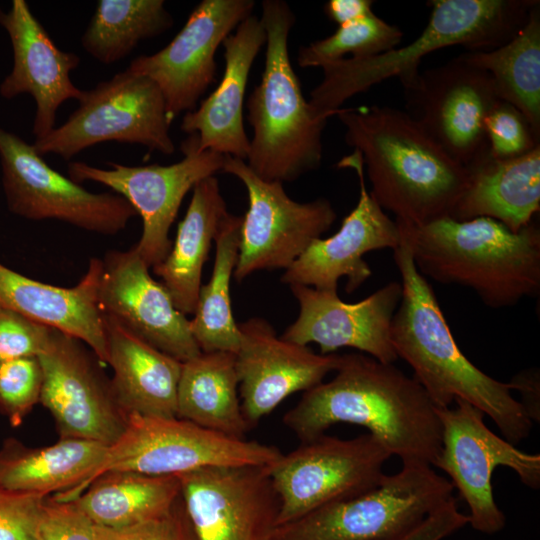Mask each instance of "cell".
I'll return each instance as SVG.
<instances>
[{
    "mask_svg": "<svg viewBox=\"0 0 540 540\" xmlns=\"http://www.w3.org/2000/svg\"><path fill=\"white\" fill-rule=\"evenodd\" d=\"M345 141L366 167L373 199L395 220L420 226L450 216L468 182L453 160L407 113L388 106L340 108Z\"/></svg>",
    "mask_w": 540,
    "mask_h": 540,
    "instance_id": "obj_2",
    "label": "cell"
},
{
    "mask_svg": "<svg viewBox=\"0 0 540 540\" xmlns=\"http://www.w3.org/2000/svg\"><path fill=\"white\" fill-rule=\"evenodd\" d=\"M198 540H270L280 499L268 466L207 467L176 475Z\"/></svg>",
    "mask_w": 540,
    "mask_h": 540,
    "instance_id": "obj_18",
    "label": "cell"
},
{
    "mask_svg": "<svg viewBox=\"0 0 540 540\" xmlns=\"http://www.w3.org/2000/svg\"><path fill=\"white\" fill-rule=\"evenodd\" d=\"M108 446L90 440L60 438L43 448L8 440L0 449V487L58 500H73L102 463Z\"/></svg>",
    "mask_w": 540,
    "mask_h": 540,
    "instance_id": "obj_28",
    "label": "cell"
},
{
    "mask_svg": "<svg viewBox=\"0 0 540 540\" xmlns=\"http://www.w3.org/2000/svg\"><path fill=\"white\" fill-rule=\"evenodd\" d=\"M182 160L171 165L127 166L109 162L110 169L74 161L67 166L76 183L93 181L124 197L140 215L142 234L135 247L149 267L162 262L172 241L169 231L186 194L201 180L222 172L225 155L199 151L195 134L182 144Z\"/></svg>",
    "mask_w": 540,
    "mask_h": 540,
    "instance_id": "obj_13",
    "label": "cell"
},
{
    "mask_svg": "<svg viewBox=\"0 0 540 540\" xmlns=\"http://www.w3.org/2000/svg\"><path fill=\"white\" fill-rule=\"evenodd\" d=\"M42 383L37 357L0 360V412L12 426H19L40 402Z\"/></svg>",
    "mask_w": 540,
    "mask_h": 540,
    "instance_id": "obj_36",
    "label": "cell"
},
{
    "mask_svg": "<svg viewBox=\"0 0 540 540\" xmlns=\"http://www.w3.org/2000/svg\"><path fill=\"white\" fill-rule=\"evenodd\" d=\"M402 30L372 13L364 18L338 26L330 36L302 46L297 63L300 67H323L350 54L361 59L382 54L402 41Z\"/></svg>",
    "mask_w": 540,
    "mask_h": 540,
    "instance_id": "obj_35",
    "label": "cell"
},
{
    "mask_svg": "<svg viewBox=\"0 0 540 540\" xmlns=\"http://www.w3.org/2000/svg\"><path fill=\"white\" fill-rule=\"evenodd\" d=\"M511 390H517L519 401L526 416L532 421H540V373L537 368L525 369L514 375L508 382Z\"/></svg>",
    "mask_w": 540,
    "mask_h": 540,
    "instance_id": "obj_43",
    "label": "cell"
},
{
    "mask_svg": "<svg viewBox=\"0 0 540 540\" xmlns=\"http://www.w3.org/2000/svg\"><path fill=\"white\" fill-rule=\"evenodd\" d=\"M52 329L0 307V360L38 357L47 349Z\"/></svg>",
    "mask_w": 540,
    "mask_h": 540,
    "instance_id": "obj_38",
    "label": "cell"
},
{
    "mask_svg": "<svg viewBox=\"0 0 540 540\" xmlns=\"http://www.w3.org/2000/svg\"><path fill=\"white\" fill-rule=\"evenodd\" d=\"M538 0H431V13L409 44L372 57L344 58L322 67L323 79L312 90L309 103L323 118L335 116L349 98L390 78L404 90L419 80V65L428 54L461 45L469 51L497 48L524 26Z\"/></svg>",
    "mask_w": 540,
    "mask_h": 540,
    "instance_id": "obj_5",
    "label": "cell"
},
{
    "mask_svg": "<svg viewBox=\"0 0 540 540\" xmlns=\"http://www.w3.org/2000/svg\"><path fill=\"white\" fill-rule=\"evenodd\" d=\"M173 23L163 0H99L81 45L98 62L112 64Z\"/></svg>",
    "mask_w": 540,
    "mask_h": 540,
    "instance_id": "obj_34",
    "label": "cell"
},
{
    "mask_svg": "<svg viewBox=\"0 0 540 540\" xmlns=\"http://www.w3.org/2000/svg\"><path fill=\"white\" fill-rule=\"evenodd\" d=\"M455 408H437L441 424V450L434 466L443 470L467 503L475 530L495 534L506 524L492 491V474L498 466L511 468L529 488L540 487V455L528 454L493 433L484 413L463 399Z\"/></svg>",
    "mask_w": 540,
    "mask_h": 540,
    "instance_id": "obj_12",
    "label": "cell"
},
{
    "mask_svg": "<svg viewBox=\"0 0 540 540\" xmlns=\"http://www.w3.org/2000/svg\"><path fill=\"white\" fill-rule=\"evenodd\" d=\"M238 386L234 353L201 352L182 362L176 417L243 439L251 426L241 409Z\"/></svg>",
    "mask_w": 540,
    "mask_h": 540,
    "instance_id": "obj_30",
    "label": "cell"
},
{
    "mask_svg": "<svg viewBox=\"0 0 540 540\" xmlns=\"http://www.w3.org/2000/svg\"><path fill=\"white\" fill-rule=\"evenodd\" d=\"M489 154L505 160L521 157L540 146L538 134L525 115L512 104L500 100L485 120Z\"/></svg>",
    "mask_w": 540,
    "mask_h": 540,
    "instance_id": "obj_37",
    "label": "cell"
},
{
    "mask_svg": "<svg viewBox=\"0 0 540 540\" xmlns=\"http://www.w3.org/2000/svg\"><path fill=\"white\" fill-rule=\"evenodd\" d=\"M290 289L300 310L281 335L283 339L304 346L315 343L323 355L351 347L383 363L398 359L391 323L402 295L400 282H389L356 303L344 302L337 292L309 286L291 285Z\"/></svg>",
    "mask_w": 540,
    "mask_h": 540,
    "instance_id": "obj_21",
    "label": "cell"
},
{
    "mask_svg": "<svg viewBox=\"0 0 540 540\" xmlns=\"http://www.w3.org/2000/svg\"><path fill=\"white\" fill-rule=\"evenodd\" d=\"M2 187L8 210L24 219H54L102 235L123 231L137 215L117 193H92L51 168L32 144L0 127Z\"/></svg>",
    "mask_w": 540,
    "mask_h": 540,
    "instance_id": "obj_11",
    "label": "cell"
},
{
    "mask_svg": "<svg viewBox=\"0 0 540 540\" xmlns=\"http://www.w3.org/2000/svg\"><path fill=\"white\" fill-rule=\"evenodd\" d=\"M336 375L304 392L283 416L303 443L332 425L363 426L403 464L434 465L441 424L424 388L393 363L360 353L341 355Z\"/></svg>",
    "mask_w": 540,
    "mask_h": 540,
    "instance_id": "obj_1",
    "label": "cell"
},
{
    "mask_svg": "<svg viewBox=\"0 0 540 540\" xmlns=\"http://www.w3.org/2000/svg\"><path fill=\"white\" fill-rule=\"evenodd\" d=\"M405 94L408 114L457 163L468 168L489 155L485 120L501 99L486 71L459 55L420 72Z\"/></svg>",
    "mask_w": 540,
    "mask_h": 540,
    "instance_id": "obj_15",
    "label": "cell"
},
{
    "mask_svg": "<svg viewBox=\"0 0 540 540\" xmlns=\"http://www.w3.org/2000/svg\"><path fill=\"white\" fill-rule=\"evenodd\" d=\"M78 108L60 126L32 145L41 155L55 154L65 160L103 142L140 144L150 151L171 155L165 101L148 77L128 69L84 90Z\"/></svg>",
    "mask_w": 540,
    "mask_h": 540,
    "instance_id": "obj_9",
    "label": "cell"
},
{
    "mask_svg": "<svg viewBox=\"0 0 540 540\" xmlns=\"http://www.w3.org/2000/svg\"><path fill=\"white\" fill-rule=\"evenodd\" d=\"M38 540H97L96 524L74 501L46 497L37 528Z\"/></svg>",
    "mask_w": 540,
    "mask_h": 540,
    "instance_id": "obj_40",
    "label": "cell"
},
{
    "mask_svg": "<svg viewBox=\"0 0 540 540\" xmlns=\"http://www.w3.org/2000/svg\"><path fill=\"white\" fill-rule=\"evenodd\" d=\"M392 456L371 434L321 435L282 454L268 471L280 499L277 526L376 487Z\"/></svg>",
    "mask_w": 540,
    "mask_h": 540,
    "instance_id": "obj_10",
    "label": "cell"
},
{
    "mask_svg": "<svg viewBox=\"0 0 540 540\" xmlns=\"http://www.w3.org/2000/svg\"><path fill=\"white\" fill-rule=\"evenodd\" d=\"M238 328L235 357L241 409L251 427L287 397L315 387L339 366L341 355L317 354L278 337L263 318H250Z\"/></svg>",
    "mask_w": 540,
    "mask_h": 540,
    "instance_id": "obj_22",
    "label": "cell"
},
{
    "mask_svg": "<svg viewBox=\"0 0 540 540\" xmlns=\"http://www.w3.org/2000/svg\"><path fill=\"white\" fill-rule=\"evenodd\" d=\"M84 345L52 329L47 349L37 357L43 373L40 402L55 419L60 438L110 446L124 431L127 415L101 371L103 364Z\"/></svg>",
    "mask_w": 540,
    "mask_h": 540,
    "instance_id": "obj_16",
    "label": "cell"
},
{
    "mask_svg": "<svg viewBox=\"0 0 540 540\" xmlns=\"http://www.w3.org/2000/svg\"><path fill=\"white\" fill-rule=\"evenodd\" d=\"M228 213L217 178L210 176L198 182L169 254L152 267L177 309L185 315L195 312L202 269Z\"/></svg>",
    "mask_w": 540,
    "mask_h": 540,
    "instance_id": "obj_29",
    "label": "cell"
},
{
    "mask_svg": "<svg viewBox=\"0 0 540 540\" xmlns=\"http://www.w3.org/2000/svg\"><path fill=\"white\" fill-rule=\"evenodd\" d=\"M486 71L498 96L520 110L540 134V2L520 31L505 44L460 55Z\"/></svg>",
    "mask_w": 540,
    "mask_h": 540,
    "instance_id": "obj_32",
    "label": "cell"
},
{
    "mask_svg": "<svg viewBox=\"0 0 540 540\" xmlns=\"http://www.w3.org/2000/svg\"><path fill=\"white\" fill-rule=\"evenodd\" d=\"M222 172L238 178L248 193L233 273L238 282L257 271L286 270L337 218L327 199L297 202L283 183L261 179L242 159L225 155Z\"/></svg>",
    "mask_w": 540,
    "mask_h": 540,
    "instance_id": "obj_14",
    "label": "cell"
},
{
    "mask_svg": "<svg viewBox=\"0 0 540 540\" xmlns=\"http://www.w3.org/2000/svg\"><path fill=\"white\" fill-rule=\"evenodd\" d=\"M396 223L424 277L469 288L494 309L540 292V229L534 222L518 232L488 217Z\"/></svg>",
    "mask_w": 540,
    "mask_h": 540,
    "instance_id": "obj_4",
    "label": "cell"
},
{
    "mask_svg": "<svg viewBox=\"0 0 540 540\" xmlns=\"http://www.w3.org/2000/svg\"><path fill=\"white\" fill-rule=\"evenodd\" d=\"M469 522L468 515L458 509L454 497L429 513L406 533L391 540H442Z\"/></svg>",
    "mask_w": 540,
    "mask_h": 540,
    "instance_id": "obj_42",
    "label": "cell"
},
{
    "mask_svg": "<svg viewBox=\"0 0 540 540\" xmlns=\"http://www.w3.org/2000/svg\"><path fill=\"white\" fill-rule=\"evenodd\" d=\"M97 540H198L182 497L165 514L124 528L96 525Z\"/></svg>",
    "mask_w": 540,
    "mask_h": 540,
    "instance_id": "obj_39",
    "label": "cell"
},
{
    "mask_svg": "<svg viewBox=\"0 0 540 540\" xmlns=\"http://www.w3.org/2000/svg\"><path fill=\"white\" fill-rule=\"evenodd\" d=\"M266 39L260 18L252 14L223 41L225 70L221 82L181 121L183 132L196 135L199 151L246 160L250 140L243 122L245 91L252 64Z\"/></svg>",
    "mask_w": 540,
    "mask_h": 540,
    "instance_id": "obj_24",
    "label": "cell"
},
{
    "mask_svg": "<svg viewBox=\"0 0 540 540\" xmlns=\"http://www.w3.org/2000/svg\"><path fill=\"white\" fill-rule=\"evenodd\" d=\"M466 169L467 186L450 217H488L513 232L533 222L540 210V146L512 159L489 154Z\"/></svg>",
    "mask_w": 540,
    "mask_h": 540,
    "instance_id": "obj_27",
    "label": "cell"
},
{
    "mask_svg": "<svg viewBox=\"0 0 540 540\" xmlns=\"http://www.w3.org/2000/svg\"><path fill=\"white\" fill-rule=\"evenodd\" d=\"M101 259L92 258L72 287H60L22 275L0 262V307L79 339L108 365L103 314L97 301Z\"/></svg>",
    "mask_w": 540,
    "mask_h": 540,
    "instance_id": "obj_25",
    "label": "cell"
},
{
    "mask_svg": "<svg viewBox=\"0 0 540 540\" xmlns=\"http://www.w3.org/2000/svg\"><path fill=\"white\" fill-rule=\"evenodd\" d=\"M242 217L228 213L215 237V261L207 284L201 285L191 333L201 352L236 354L240 335L230 296V281L238 258Z\"/></svg>",
    "mask_w": 540,
    "mask_h": 540,
    "instance_id": "obj_33",
    "label": "cell"
},
{
    "mask_svg": "<svg viewBox=\"0 0 540 540\" xmlns=\"http://www.w3.org/2000/svg\"><path fill=\"white\" fill-rule=\"evenodd\" d=\"M339 168L353 169L359 182V199L332 236L315 239L285 270L281 281L318 290L337 292L338 281L346 277V292L353 293L372 275L363 256L374 250L396 249L400 230L395 220L373 199L366 188L360 153L343 157Z\"/></svg>",
    "mask_w": 540,
    "mask_h": 540,
    "instance_id": "obj_19",
    "label": "cell"
},
{
    "mask_svg": "<svg viewBox=\"0 0 540 540\" xmlns=\"http://www.w3.org/2000/svg\"><path fill=\"white\" fill-rule=\"evenodd\" d=\"M0 25L13 51V66L0 84V96L31 95L36 105L32 133L35 139L42 138L56 127L59 107L84 94L70 78L80 57L55 45L24 0H13L6 11L0 9Z\"/></svg>",
    "mask_w": 540,
    "mask_h": 540,
    "instance_id": "obj_23",
    "label": "cell"
},
{
    "mask_svg": "<svg viewBox=\"0 0 540 540\" xmlns=\"http://www.w3.org/2000/svg\"><path fill=\"white\" fill-rule=\"evenodd\" d=\"M180 497L176 475L109 471L91 481L72 501L96 525L118 529L167 513Z\"/></svg>",
    "mask_w": 540,
    "mask_h": 540,
    "instance_id": "obj_31",
    "label": "cell"
},
{
    "mask_svg": "<svg viewBox=\"0 0 540 540\" xmlns=\"http://www.w3.org/2000/svg\"><path fill=\"white\" fill-rule=\"evenodd\" d=\"M393 258L402 286L391 323V341L397 357L411 366L412 377L435 407L447 408L455 399H463L488 415L511 444L526 439L532 421L512 396L508 382L490 377L460 350L433 288L416 268L402 237L393 250Z\"/></svg>",
    "mask_w": 540,
    "mask_h": 540,
    "instance_id": "obj_3",
    "label": "cell"
},
{
    "mask_svg": "<svg viewBox=\"0 0 540 540\" xmlns=\"http://www.w3.org/2000/svg\"><path fill=\"white\" fill-rule=\"evenodd\" d=\"M45 499L0 487V540H38L37 528Z\"/></svg>",
    "mask_w": 540,
    "mask_h": 540,
    "instance_id": "obj_41",
    "label": "cell"
},
{
    "mask_svg": "<svg viewBox=\"0 0 540 540\" xmlns=\"http://www.w3.org/2000/svg\"><path fill=\"white\" fill-rule=\"evenodd\" d=\"M149 268L135 245L106 252L97 288L99 308L153 347L180 362L187 361L201 353L190 320Z\"/></svg>",
    "mask_w": 540,
    "mask_h": 540,
    "instance_id": "obj_20",
    "label": "cell"
},
{
    "mask_svg": "<svg viewBox=\"0 0 540 540\" xmlns=\"http://www.w3.org/2000/svg\"><path fill=\"white\" fill-rule=\"evenodd\" d=\"M260 20L265 67L247 101L253 137L245 162L261 179L292 182L321 165L327 118L314 113L291 65L288 38L296 20L288 3L264 0Z\"/></svg>",
    "mask_w": 540,
    "mask_h": 540,
    "instance_id": "obj_6",
    "label": "cell"
},
{
    "mask_svg": "<svg viewBox=\"0 0 540 540\" xmlns=\"http://www.w3.org/2000/svg\"><path fill=\"white\" fill-rule=\"evenodd\" d=\"M372 0H330L324 6L326 16L338 26L364 18L372 13Z\"/></svg>",
    "mask_w": 540,
    "mask_h": 540,
    "instance_id": "obj_44",
    "label": "cell"
},
{
    "mask_svg": "<svg viewBox=\"0 0 540 540\" xmlns=\"http://www.w3.org/2000/svg\"><path fill=\"white\" fill-rule=\"evenodd\" d=\"M252 0H203L183 28L163 49L133 59L127 69L151 79L160 89L170 124L196 109L215 81V54L220 44L252 15Z\"/></svg>",
    "mask_w": 540,
    "mask_h": 540,
    "instance_id": "obj_17",
    "label": "cell"
},
{
    "mask_svg": "<svg viewBox=\"0 0 540 540\" xmlns=\"http://www.w3.org/2000/svg\"><path fill=\"white\" fill-rule=\"evenodd\" d=\"M111 387L121 409L148 417H176L182 362L103 315Z\"/></svg>",
    "mask_w": 540,
    "mask_h": 540,
    "instance_id": "obj_26",
    "label": "cell"
},
{
    "mask_svg": "<svg viewBox=\"0 0 540 540\" xmlns=\"http://www.w3.org/2000/svg\"><path fill=\"white\" fill-rule=\"evenodd\" d=\"M431 466L403 464L371 490L276 526L270 540H391L453 497Z\"/></svg>",
    "mask_w": 540,
    "mask_h": 540,
    "instance_id": "obj_7",
    "label": "cell"
},
{
    "mask_svg": "<svg viewBox=\"0 0 540 540\" xmlns=\"http://www.w3.org/2000/svg\"><path fill=\"white\" fill-rule=\"evenodd\" d=\"M282 454L275 446L227 436L178 417L128 414L124 431L108 446L86 487L109 471L169 476L207 467L270 466Z\"/></svg>",
    "mask_w": 540,
    "mask_h": 540,
    "instance_id": "obj_8",
    "label": "cell"
}]
</instances>
